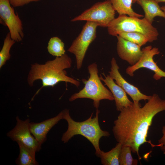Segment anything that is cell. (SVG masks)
<instances>
[{"label": "cell", "instance_id": "1", "mask_svg": "<svg viewBox=\"0 0 165 165\" xmlns=\"http://www.w3.org/2000/svg\"><path fill=\"white\" fill-rule=\"evenodd\" d=\"M165 111V100L154 94L142 107L141 104L133 103L120 111L114 121L112 130L118 142L130 146L132 152L137 153L141 159L139 152L140 146L145 143L152 147H160L147 141L148 131L154 116L160 112Z\"/></svg>", "mask_w": 165, "mask_h": 165}, {"label": "cell", "instance_id": "2", "mask_svg": "<svg viewBox=\"0 0 165 165\" xmlns=\"http://www.w3.org/2000/svg\"><path fill=\"white\" fill-rule=\"evenodd\" d=\"M72 64L71 58L65 53L61 57H56L53 60L47 61L44 64H32L28 77V83L30 86H32L35 81H42V86L36 94L42 88L53 87L61 82H69L78 87L80 82L68 76L65 70L70 68Z\"/></svg>", "mask_w": 165, "mask_h": 165}, {"label": "cell", "instance_id": "3", "mask_svg": "<svg viewBox=\"0 0 165 165\" xmlns=\"http://www.w3.org/2000/svg\"><path fill=\"white\" fill-rule=\"evenodd\" d=\"M63 119L67 122L68 127L61 137V141L64 143L68 142L76 135H80L86 138L90 142L95 150V155L99 157L101 150L99 146L100 139L103 137H108L109 132L102 130L100 126L98 116L100 111L96 109L95 116L93 118V112L86 120L82 122H76L71 116L68 109L62 110Z\"/></svg>", "mask_w": 165, "mask_h": 165}, {"label": "cell", "instance_id": "4", "mask_svg": "<svg viewBox=\"0 0 165 165\" xmlns=\"http://www.w3.org/2000/svg\"><path fill=\"white\" fill-rule=\"evenodd\" d=\"M90 76L87 80L83 79L84 84L83 88L78 92L72 95L69 100L72 101L79 98H88L93 101V105L96 109H98L100 101L102 100L113 101L114 98L111 91L102 84L98 75L97 64L93 63L87 67Z\"/></svg>", "mask_w": 165, "mask_h": 165}, {"label": "cell", "instance_id": "5", "mask_svg": "<svg viewBox=\"0 0 165 165\" xmlns=\"http://www.w3.org/2000/svg\"><path fill=\"white\" fill-rule=\"evenodd\" d=\"M109 34L118 36L125 32H136L143 34L148 42H152L157 39L159 35L157 29L145 18L140 19L126 15H119L115 18L107 27Z\"/></svg>", "mask_w": 165, "mask_h": 165}, {"label": "cell", "instance_id": "6", "mask_svg": "<svg viewBox=\"0 0 165 165\" xmlns=\"http://www.w3.org/2000/svg\"><path fill=\"white\" fill-rule=\"evenodd\" d=\"M115 11L110 1L106 0L95 3L71 21H91L98 26L107 28L115 18Z\"/></svg>", "mask_w": 165, "mask_h": 165}, {"label": "cell", "instance_id": "7", "mask_svg": "<svg viewBox=\"0 0 165 165\" xmlns=\"http://www.w3.org/2000/svg\"><path fill=\"white\" fill-rule=\"evenodd\" d=\"M98 26V24L95 23L86 21L81 32L68 50V52L75 55L78 70L82 66L89 46L96 37V29Z\"/></svg>", "mask_w": 165, "mask_h": 165}, {"label": "cell", "instance_id": "8", "mask_svg": "<svg viewBox=\"0 0 165 165\" xmlns=\"http://www.w3.org/2000/svg\"><path fill=\"white\" fill-rule=\"evenodd\" d=\"M10 5L9 0H0V22L7 26L11 38L19 42L24 36L22 23Z\"/></svg>", "mask_w": 165, "mask_h": 165}, {"label": "cell", "instance_id": "9", "mask_svg": "<svg viewBox=\"0 0 165 165\" xmlns=\"http://www.w3.org/2000/svg\"><path fill=\"white\" fill-rule=\"evenodd\" d=\"M143 53L139 60L134 65L128 67L126 69V73L132 77L134 72L141 68H144L152 71L154 73L153 77L156 80L161 78L165 77V72L160 69L153 60L154 56L160 53L159 49L148 46L142 49Z\"/></svg>", "mask_w": 165, "mask_h": 165}, {"label": "cell", "instance_id": "10", "mask_svg": "<svg viewBox=\"0 0 165 165\" xmlns=\"http://www.w3.org/2000/svg\"><path fill=\"white\" fill-rule=\"evenodd\" d=\"M16 119V122L15 126L7 133V136L13 141L20 142L36 152H39L41 146L31 132L29 119L22 120L18 116Z\"/></svg>", "mask_w": 165, "mask_h": 165}, {"label": "cell", "instance_id": "11", "mask_svg": "<svg viewBox=\"0 0 165 165\" xmlns=\"http://www.w3.org/2000/svg\"><path fill=\"white\" fill-rule=\"evenodd\" d=\"M111 63V67L110 71L109 72V75L130 96L134 103H138L141 100L145 101L151 98L152 96L143 94L137 87L127 82L123 77L119 71V67L115 58H112Z\"/></svg>", "mask_w": 165, "mask_h": 165}, {"label": "cell", "instance_id": "12", "mask_svg": "<svg viewBox=\"0 0 165 165\" xmlns=\"http://www.w3.org/2000/svg\"><path fill=\"white\" fill-rule=\"evenodd\" d=\"M116 37L118 40L116 50L119 56L131 66L135 64L142 55L143 52L141 46L119 35Z\"/></svg>", "mask_w": 165, "mask_h": 165}, {"label": "cell", "instance_id": "13", "mask_svg": "<svg viewBox=\"0 0 165 165\" xmlns=\"http://www.w3.org/2000/svg\"><path fill=\"white\" fill-rule=\"evenodd\" d=\"M62 119H63L62 111L55 116L43 121L38 123L30 122L31 132L41 146L46 140V136L49 131Z\"/></svg>", "mask_w": 165, "mask_h": 165}, {"label": "cell", "instance_id": "14", "mask_svg": "<svg viewBox=\"0 0 165 165\" xmlns=\"http://www.w3.org/2000/svg\"><path fill=\"white\" fill-rule=\"evenodd\" d=\"M105 78L100 75V78L108 88L115 101L116 109L120 112L124 108L130 106L133 103L128 98L123 89L115 82L109 75L106 76L103 73Z\"/></svg>", "mask_w": 165, "mask_h": 165}, {"label": "cell", "instance_id": "15", "mask_svg": "<svg viewBox=\"0 0 165 165\" xmlns=\"http://www.w3.org/2000/svg\"><path fill=\"white\" fill-rule=\"evenodd\" d=\"M137 3L140 5L145 13V18L152 24L154 18L157 16L165 19V13L162 10L158 3L154 0H138Z\"/></svg>", "mask_w": 165, "mask_h": 165}, {"label": "cell", "instance_id": "16", "mask_svg": "<svg viewBox=\"0 0 165 165\" xmlns=\"http://www.w3.org/2000/svg\"><path fill=\"white\" fill-rule=\"evenodd\" d=\"M19 148L20 152L16 163L18 165H38L35 159L36 152L21 143L17 142Z\"/></svg>", "mask_w": 165, "mask_h": 165}, {"label": "cell", "instance_id": "17", "mask_svg": "<svg viewBox=\"0 0 165 165\" xmlns=\"http://www.w3.org/2000/svg\"><path fill=\"white\" fill-rule=\"evenodd\" d=\"M122 145L119 142L110 151L104 152L101 151L99 157L103 165H119V154Z\"/></svg>", "mask_w": 165, "mask_h": 165}, {"label": "cell", "instance_id": "18", "mask_svg": "<svg viewBox=\"0 0 165 165\" xmlns=\"http://www.w3.org/2000/svg\"><path fill=\"white\" fill-rule=\"evenodd\" d=\"M116 11L119 15H126L138 18L143 17L142 15L135 12L132 8L133 0H110Z\"/></svg>", "mask_w": 165, "mask_h": 165}, {"label": "cell", "instance_id": "19", "mask_svg": "<svg viewBox=\"0 0 165 165\" xmlns=\"http://www.w3.org/2000/svg\"><path fill=\"white\" fill-rule=\"evenodd\" d=\"M64 43L57 37L51 38L48 43L47 50L50 54L56 57H61L65 54Z\"/></svg>", "mask_w": 165, "mask_h": 165}, {"label": "cell", "instance_id": "20", "mask_svg": "<svg viewBox=\"0 0 165 165\" xmlns=\"http://www.w3.org/2000/svg\"><path fill=\"white\" fill-rule=\"evenodd\" d=\"M15 42L11 38L10 33H8L4 39L3 46L0 52V68L10 58V50Z\"/></svg>", "mask_w": 165, "mask_h": 165}, {"label": "cell", "instance_id": "21", "mask_svg": "<svg viewBox=\"0 0 165 165\" xmlns=\"http://www.w3.org/2000/svg\"><path fill=\"white\" fill-rule=\"evenodd\" d=\"M131 147L128 145H122L119 156L120 165H137L138 160L133 158L131 155Z\"/></svg>", "mask_w": 165, "mask_h": 165}, {"label": "cell", "instance_id": "22", "mask_svg": "<svg viewBox=\"0 0 165 165\" xmlns=\"http://www.w3.org/2000/svg\"><path fill=\"white\" fill-rule=\"evenodd\" d=\"M118 35L126 40L137 44L141 47L148 42L146 37L143 34L138 32H123L120 33Z\"/></svg>", "mask_w": 165, "mask_h": 165}, {"label": "cell", "instance_id": "23", "mask_svg": "<svg viewBox=\"0 0 165 165\" xmlns=\"http://www.w3.org/2000/svg\"><path fill=\"white\" fill-rule=\"evenodd\" d=\"M40 0H9L10 4L14 7L21 6L32 2Z\"/></svg>", "mask_w": 165, "mask_h": 165}, {"label": "cell", "instance_id": "24", "mask_svg": "<svg viewBox=\"0 0 165 165\" xmlns=\"http://www.w3.org/2000/svg\"><path fill=\"white\" fill-rule=\"evenodd\" d=\"M163 136L158 140V144L160 145V149L164 154H165V126H163L162 129Z\"/></svg>", "mask_w": 165, "mask_h": 165}, {"label": "cell", "instance_id": "25", "mask_svg": "<svg viewBox=\"0 0 165 165\" xmlns=\"http://www.w3.org/2000/svg\"><path fill=\"white\" fill-rule=\"evenodd\" d=\"M154 0L158 3L160 2H165V0Z\"/></svg>", "mask_w": 165, "mask_h": 165}, {"label": "cell", "instance_id": "26", "mask_svg": "<svg viewBox=\"0 0 165 165\" xmlns=\"http://www.w3.org/2000/svg\"><path fill=\"white\" fill-rule=\"evenodd\" d=\"M162 10L165 13V6H163L161 7Z\"/></svg>", "mask_w": 165, "mask_h": 165}, {"label": "cell", "instance_id": "27", "mask_svg": "<svg viewBox=\"0 0 165 165\" xmlns=\"http://www.w3.org/2000/svg\"><path fill=\"white\" fill-rule=\"evenodd\" d=\"M138 0H133V3H134L137 2Z\"/></svg>", "mask_w": 165, "mask_h": 165}]
</instances>
